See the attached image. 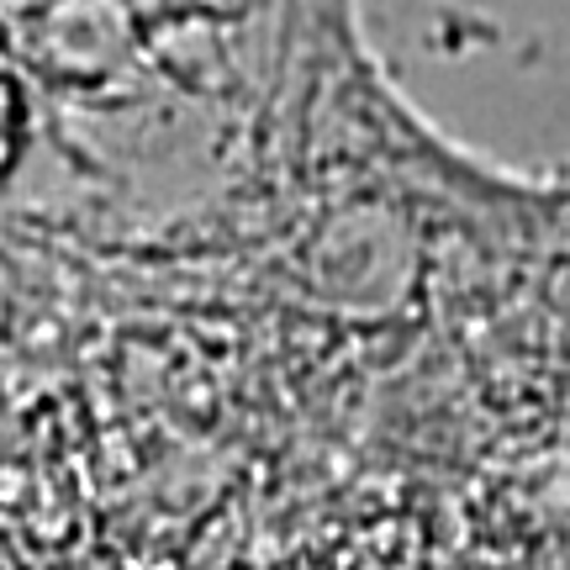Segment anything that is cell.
I'll return each instance as SVG.
<instances>
[{
  "label": "cell",
  "instance_id": "6da1fadb",
  "mask_svg": "<svg viewBox=\"0 0 570 570\" xmlns=\"http://www.w3.org/2000/svg\"><path fill=\"white\" fill-rule=\"evenodd\" d=\"M21 132H27V111H21V90L17 80L0 69V175L17 164L21 154Z\"/></svg>",
  "mask_w": 570,
  "mask_h": 570
}]
</instances>
